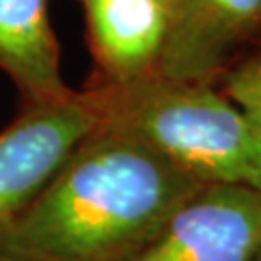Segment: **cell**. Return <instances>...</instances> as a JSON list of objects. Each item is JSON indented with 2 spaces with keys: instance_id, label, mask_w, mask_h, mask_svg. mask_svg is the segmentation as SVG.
<instances>
[{
  "instance_id": "6da1fadb",
  "label": "cell",
  "mask_w": 261,
  "mask_h": 261,
  "mask_svg": "<svg viewBox=\"0 0 261 261\" xmlns=\"http://www.w3.org/2000/svg\"><path fill=\"white\" fill-rule=\"evenodd\" d=\"M203 186L143 140L99 126L0 232V257L134 261Z\"/></svg>"
},
{
  "instance_id": "7a4b0ae2",
  "label": "cell",
  "mask_w": 261,
  "mask_h": 261,
  "mask_svg": "<svg viewBox=\"0 0 261 261\" xmlns=\"http://www.w3.org/2000/svg\"><path fill=\"white\" fill-rule=\"evenodd\" d=\"M101 126L128 132L211 186L261 192V134L209 82H180L151 72L126 84L99 80Z\"/></svg>"
},
{
  "instance_id": "3957f363",
  "label": "cell",
  "mask_w": 261,
  "mask_h": 261,
  "mask_svg": "<svg viewBox=\"0 0 261 261\" xmlns=\"http://www.w3.org/2000/svg\"><path fill=\"white\" fill-rule=\"evenodd\" d=\"M101 122V97L91 85L58 101L28 105L0 132V232L39 196Z\"/></svg>"
},
{
  "instance_id": "277c9868",
  "label": "cell",
  "mask_w": 261,
  "mask_h": 261,
  "mask_svg": "<svg viewBox=\"0 0 261 261\" xmlns=\"http://www.w3.org/2000/svg\"><path fill=\"white\" fill-rule=\"evenodd\" d=\"M261 244V192L211 184L168 219L134 261H253Z\"/></svg>"
},
{
  "instance_id": "5b68a950",
  "label": "cell",
  "mask_w": 261,
  "mask_h": 261,
  "mask_svg": "<svg viewBox=\"0 0 261 261\" xmlns=\"http://www.w3.org/2000/svg\"><path fill=\"white\" fill-rule=\"evenodd\" d=\"M168 29L157 74L209 82L261 31V0H167Z\"/></svg>"
},
{
  "instance_id": "8992f818",
  "label": "cell",
  "mask_w": 261,
  "mask_h": 261,
  "mask_svg": "<svg viewBox=\"0 0 261 261\" xmlns=\"http://www.w3.org/2000/svg\"><path fill=\"white\" fill-rule=\"evenodd\" d=\"M101 80L126 84L157 70L168 29L167 0H82Z\"/></svg>"
},
{
  "instance_id": "52a82bcc",
  "label": "cell",
  "mask_w": 261,
  "mask_h": 261,
  "mask_svg": "<svg viewBox=\"0 0 261 261\" xmlns=\"http://www.w3.org/2000/svg\"><path fill=\"white\" fill-rule=\"evenodd\" d=\"M0 70L28 105L58 101L74 91L62 80L47 0H0Z\"/></svg>"
},
{
  "instance_id": "ba28073f",
  "label": "cell",
  "mask_w": 261,
  "mask_h": 261,
  "mask_svg": "<svg viewBox=\"0 0 261 261\" xmlns=\"http://www.w3.org/2000/svg\"><path fill=\"white\" fill-rule=\"evenodd\" d=\"M217 80H221L219 91L232 101L261 134V50L240 62H232Z\"/></svg>"
},
{
  "instance_id": "9c48e42d",
  "label": "cell",
  "mask_w": 261,
  "mask_h": 261,
  "mask_svg": "<svg viewBox=\"0 0 261 261\" xmlns=\"http://www.w3.org/2000/svg\"><path fill=\"white\" fill-rule=\"evenodd\" d=\"M253 261H261V244H259V250H257V253H255V257H253Z\"/></svg>"
},
{
  "instance_id": "30bf717a",
  "label": "cell",
  "mask_w": 261,
  "mask_h": 261,
  "mask_svg": "<svg viewBox=\"0 0 261 261\" xmlns=\"http://www.w3.org/2000/svg\"><path fill=\"white\" fill-rule=\"evenodd\" d=\"M0 261H8V259H2V257H0Z\"/></svg>"
}]
</instances>
